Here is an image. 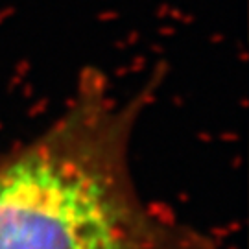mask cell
Instances as JSON below:
<instances>
[{
  "instance_id": "obj_1",
  "label": "cell",
  "mask_w": 249,
  "mask_h": 249,
  "mask_svg": "<svg viewBox=\"0 0 249 249\" xmlns=\"http://www.w3.org/2000/svg\"><path fill=\"white\" fill-rule=\"evenodd\" d=\"M150 94L116 102L83 71L63 115L0 160V249H216L135 187L129 144Z\"/></svg>"
}]
</instances>
